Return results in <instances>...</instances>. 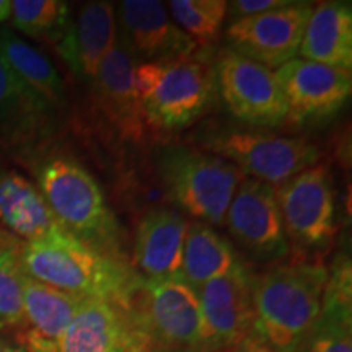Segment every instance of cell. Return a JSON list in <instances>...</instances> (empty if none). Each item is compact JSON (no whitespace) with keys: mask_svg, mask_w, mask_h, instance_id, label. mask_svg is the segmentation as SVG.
<instances>
[{"mask_svg":"<svg viewBox=\"0 0 352 352\" xmlns=\"http://www.w3.org/2000/svg\"><path fill=\"white\" fill-rule=\"evenodd\" d=\"M47 103L16 77L0 52V135L32 131Z\"/></svg>","mask_w":352,"mask_h":352,"instance_id":"cb8c5ba5","label":"cell"},{"mask_svg":"<svg viewBox=\"0 0 352 352\" xmlns=\"http://www.w3.org/2000/svg\"><path fill=\"white\" fill-rule=\"evenodd\" d=\"M274 72L287 101V121L296 124L328 120L352 94L351 70L292 59Z\"/></svg>","mask_w":352,"mask_h":352,"instance_id":"5bb4252c","label":"cell"},{"mask_svg":"<svg viewBox=\"0 0 352 352\" xmlns=\"http://www.w3.org/2000/svg\"><path fill=\"white\" fill-rule=\"evenodd\" d=\"M0 352H26L23 347L16 342H12L0 336Z\"/></svg>","mask_w":352,"mask_h":352,"instance_id":"f546056e","label":"cell"},{"mask_svg":"<svg viewBox=\"0 0 352 352\" xmlns=\"http://www.w3.org/2000/svg\"><path fill=\"white\" fill-rule=\"evenodd\" d=\"M236 352H241V351H236Z\"/></svg>","mask_w":352,"mask_h":352,"instance_id":"d6a6232c","label":"cell"},{"mask_svg":"<svg viewBox=\"0 0 352 352\" xmlns=\"http://www.w3.org/2000/svg\"><path fill=\"white\" fill-rule=\"evenodd\" d=\"M153 162L175 206L208 226H223L232 197L245 178L235 165L182 144L157 147Z\"/></svg>","mask_w":352,"mask_h":352,"instance_id":"277c9868","label":"cell"},{"mask_svg":"<svg viewBox=\"0 0 352 352\" xmlns=\"http://www.w3.org/2000/svg\"><path fill=\"white\" fill-rule=\"evenodd\" d=\"M12 15V2L10 0H0V23L6 21Z\"/></svg>","mask_w":352,"mask_h":352,"instance_id":"4dcf8cb0","label":"cell"},{"mask_svg":"<svg viewBox=\"0 0 352 352\" xmlns=\"http://www.w3.org/2000/svg\"><path fill=\"white\" fill-rule=\"evenodd\" d=\"M214 77L223 103L239 121L259 127L287 121V101L274 70L226 47L217 56Z\"/></svg>","mask_w":352,"mask_h":352,"instance_id":"30bf717a","label":"cell"},{"mask_svg":"<svg viewBox=\"0 0 352 352\" xmlns=\"http://www.w3.org/2000/svg\"><path fill=\"white\" fill-rule=\"evenodd\" d=\"M118 38L116 16L111 2H88L80 8L77 20L57 43L60 56L74 74L94 80L101 60L113 50Z\"/></svg>","mask_w":352,"mask_h":352,"instance_id":"ac0fdd59","label":"cell"},{"mask_svg":"<svg viewBox=\"0 0 352 352\" xmlns=\"http://www.w3.org/2000/svg\"><path fill=\"white\" fill-rule=\"evenodd\" d=\"M0 226L23 243L65 230L39 188L16 171H0Z\"/></svg>","mask_w":352,"mask_h":352,"instance_id":"d6986e66","label":"cell"},{"mask_svg":"<svg viewBox=\"0 0 352 352\" xmlns=\"http://www.w3.org/2000/svg\"><path fill=\"white\" fill-rule=\"evenodd\" d=\"M209 148L235 165L246 178L274 188L320 160L318 147L307 139L263 132H222L209 139Z\"/></svg>","mask_w":352,"mask_h":352,"instance_id":"9c48e42d","label":"cell"},{"mask_svg":"<svg viewBox=\"0 0 352 352\" xmlns=\"http://www.w3.org/2000/svg\"><path fill=\"white\" fill-rule=\"evenodd\" d=\"M12 19L16 30L47 41H60L69 28V6L60 0H15Z\"/></svg>","mask_w":352,"mask_h":352,"instance_id":"4316f807","label":"cell"},{"mask_svg":"<svg viewBox=\"0 0 352 352\" xmlns=\"http://www.w3.org/2000/svg\"><path fill=\"white\" fill-rule=\"evenodd\" d=\"M142 118L148 131L175 132L208 111L215 77L204 60L192 56L140 63L135 67Z\"/></svg>","mask_w":352,"mask_h":352,"instance_id":"5b68a950","label":"cell"},{"mask_svg":"<svg viewBox=\"0 0 352 352\" xmlns=\"http://www.w3.org/2000/svg\"><path fill=\"white\" fill-rule=\"evenodd\" d=\"M290 0H236L227 6V13L232 21L246 19V16L261 15L274 8L287 6Z\"/></svg>","mask_w":352,"mask_h":352,"instance_id":"f1b7e54d","label":"cell"},{"mask_svg":"<svg viewBox=\"0 0 352 352\" xmlns=\"http://www.w3.org/2000/svg\"><path fill=\"white\" fill-rule=\"evenodd\" d=\"M127 314L148 352L199 351V297L182 276L142 279Z\"/></svg>","mask_w":352,"mask_h":352,"instance_id":"8992f818","label":"cell"},{"mask_svg":"<svg viewBox=\"0 0 352 352\" xmlns=\"http://www.w3.org/2000/svg\"><path fill=\"white\" fill-rule=\"evenodd\" d=\"M21 241L15 236L0 243V331L23 327V279Z\"/></svg>","mask_w":352,"mask_h":352,"instance_id":"484cf974","label":"cell"},{"mask_svg":"<svg viewBox=\"0 0 352 352\" xmlns=\"http://www.w3.org/2000/svg\"><path fill=\"white\" fill-rule=\"evenodd\" d=\"M298 54L302 59L329 67H352L351 2H321L311 8Z\"/></svg>","mask_w":352,"mask_h":352,"instance_id":"ffe728a7","label":"cell"},{"mask_svg":"<svg viewBox=\"0 0 352 352\" xmlns=\"http://www.w3.org/2000/svg\"><path fill=\"white\" fill-rule=\"evenodd\" d=\"M85 298L63 292L25 274L23 327L15 333L54 342L65 331Z\"/></svg>","mask_w":352,"mask_h":352,"instance_id":"44dd1931","label":"cell"},{"mask_svg":"<svg viewBox=\"0 0 352 352\" xmlns=\"http://www.w3.org/2000/svg\"><path fill=\"white\" fill-rule=\"evenodd\" d=\"M39 191L65 230L96 252L124 261L121 228L103 191L77 160L46 158L38 170Z\"/></svg>","mask_w":352,"mask_h":352,"instance_id":"3957f363","label":"cell"},{"mask_svg":"<svg viewBox=\"0 0 352 352\" xmlns=\"http://www.w3.org/2000/svg\"><path fill=\"white\" fill-rule=\"evenodd\" d=\"M189 220L175 208L148 209L138 223L134 271L148 280L182 276L183 246Z\"/></svg>","mask_w":352,"mask_h":352,"instance_id":"2e32d148","label":"cell"},{"mask_svg":"<svg viewBox=\"0 0 352 352\" xmlns=\"http://www.w3.org/2000/svg\"><path fill=\"white\" fill-rule=\"evenodd\" d=\"M226 0H171L168 13L197 46L214 43L227 19Z\"/></svg>","mask_w":352,"mask_h":352,"instance_id":"83f0119b","label":"cell"},{"mask_svg":"<svg viewBox=\"0 0 352 352\" xmlns=\"http://www.w3.org/2000/svg\"><path fill=\"white\" fill-rule=\"evenodd\" d=\"M20 261L25 274L38 283L124 310L142 284V277L122 259L96 252L67 230L21 241Z\"/></svg>","mask_w":352,"mask_h":352,"instance_id":"6da1fadb","label":"cell"},{"mask_svg":"<svg viewBox=\"0 0 352 352\" xmlns=\"http://www.w3.org/2000/svg\"><path fill=\"white\" fill-rule=\"evenodd\" d=\"M311 8L307 2H289L261 15L232 21L227 28L228 50L271 70L279 69L297 57Z\"/></svg>","mask_w":352,"mask_h":352,"instance_id":"7c38bea8","label":"cell"},{"mask_svg":"<svg viewBox=\"0 0 352 352\" xmlns=\"http://www.w3.org/2000/svg\"><path fill=\"white\" fill-rule=\"evenodd\" d=\"M21 347L26 352H148L127 310L95 298L83 300L57 341L30 340Z\"/></svg>","mask_w":352,"mask_h":352,"instance_id":"4fadbf2b","label":"cell"},{"mask_svg":"<svg viewBox=\"0 0 352 352\" xmlns=\"http://www.w3.org/2000/svg\"><path fill=\"white\" fill-rule=\"evenodd\" d=\"M228 232L250 256L261 263H277L290 252L276 188L243 178L226 214Z\"/></svg>","mask_w":352,"mask_h":352,"instance_id":"8fae6325","label":"cell"},{"mask_svg":"<svg viewBox=\"0 0 352 352\" xmlns=\"http://www.w3.org/2000/svg\"><path fill=\"white\" fill-rule=\"evenodd\" d=\"M289 245L297 252L320 253L336 235V195L333 176L323 164L300 171L276 188Z\"/></svg>","mask_w":352,"mask_h":352,"instance_id":"52a82bcc","label":"cell"},{"mask_svg":"<svg viewBox=\"0 0 352 352\" xmlns=\"http://www.w3.org/2000/svg\"><path fill=\"white\" fill-rule=\"evenodd\" d=\"M327 279V267L307 258L254 276V340L271 352H300L321 311Z\"/></svg>","mask_w":352,"mask_h":352,"instance_id":"7a4b0ae2","label":"cell"},{"mask_svg":"<svg viewBox=\"0 0 352 352\" xmlns=\"http://www.w3.org/2000/svg\"><path fill=\"white\" fill-rule=\"evenodd\" d=\"M0 52L25 85L50 103H60L64 100L65 85L54 64L23 39L7 32H0Z\"/></svg>","mask_w":352,"mask_h":352,"instance_id":"603a6c76","label":"cell"},{"mask_svg":"<svg viewBox=\"0 0 352 352\" xmlns=\"http://www.w3.org/2000/svg\"><path fill=\"white\" fill-rule=\"evenodd\" d=\"M300 352H352V302L323 297Z\"/></svg>","mask_w":352,"mask_h":352,"instance_id":"d4e9b609","label":"cell"},{"mask_svg":"<svg viewBox=\"0 0 352 352\" xmlns=\"http://www.w3.org/2000/svg\"><path fill=\"white\" fill-rule=\"evenodd\" d=\"M120 20L131 50L145 63L192 56L197 44L175 23L168 8L158 0H126L120 3Z\"/></svg>","mask_w":352,"mask_h":352,"instance_id":"e0dca14e","label":"cell"},{"mask_svg":"<svg viewBox=\"0 0 352 352\" xmlns=\"http://www.w3.org/2000/svg\"><path fill=\"white\" fill-rule=\"evenodd\" d=\"M135 54L124 36L118 34L113 50L101 60L94 77L95 98L122 139L142 142L147 134L135 87Z\"/></svg>","mask_w":352,"mask_h":352,"instance_id":"9a60e30c","label":"cell"},{"mask_svg":"<svg viewBox=\"0 0 352 352\" xmlns=\"http://www.w3.org/2000/svg\"><path fill=\"white\" fill-rule=\"evenodd\" d=\"M239 261V254L230 241L208 223L189 220L183 246L182 277L191 287L199 290Z\"/></svg>","mask_w":352,"mask_h":352,"instance_id":"7402d4cb","label":"cell"},{"mask_svg":"<svg viewBox=\"0 0 352 352\" xmlns=\"http://www.w3.org/2000/svg\"><path fill=\"white\" fill-rule=\"evenodd\" d=\"M10 239H13L10 233H7L6 230H2V228H0V243H3V241H7Z\"/></svg>","mask_w":352,"mask_h":352,"instance_id":"1f68e13d","label":"cell"},{"mask_svg":"<svg viewBox=\"0 0 352 352\" xmlns=\"http://www.w3.org/2000/svg\"><path fill=\"white\" fill-rule=\"evenodd\" d=\"M254 274L240 261L197 290L201 341L197 352H236L253 338Z\"/></svg>","mask_w":352,"mask_h":352,"instance_id":"ba28073f","label":"cell"}]
</instances>
